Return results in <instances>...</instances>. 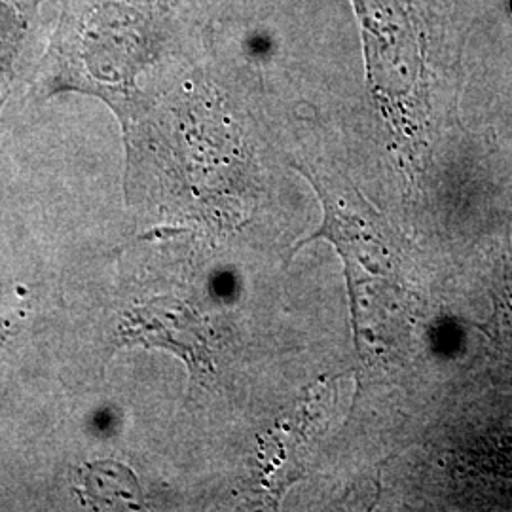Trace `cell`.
<instances>
[{
    "label": "cell",
    "mask_w": 512,
    "mask_h": 512,
    "mask_svg": "<svg viewBox=\"0 0 512 512\" xmlns=\"http://www.w3.org/2000/svg\"><path fill=\"white\" fill-rule=\"evenodd\" d=\"M137 327V336H150L158 346L186 351L190 355L198 351V332L186 321L183 306L171 308V302H165L164 308H158L152 304L137 313Z\"/></svg>",
    "instance_id": "cell-2"
},
{
    "label": "cell",
    "mask_w": 512,
    "mask_h": 512,
    "mask_svg": "<svg viewBox=\"0 0 512 512\" xmlns=\"http://www.w3.org/2000/svg\"><path fill=\"white\" fill-rule=\"evenodd\" d=\"M84 478L86 503L95 509H116L122 505L133 507L139 503V486L137 480L126 467L114 463H93L88 467Z\"/></svg>",
    "instance_id": "cell-3"
},
{
    "label": "cell",
    "mask_w": 512,
    "mask_h": 512,
    "mask_svg": "<svg viewBox=\"0 0 512 512\" xmlns=\"http://www.w3.org/2000/svg\"><path fill=\"white\" fill-rule=\"evenodd\" d=\"M296 169L317 192L325 217L317 232L294 245L289 260L311 241L329 239L346 262L353 304L359 277H363V281L399 277L406 260V247L403 238L389 226L384 215L378 213L346 179L306 165H296Z\"/></svg>",
    "instance_id": "cell-1"
}]
</instances>
